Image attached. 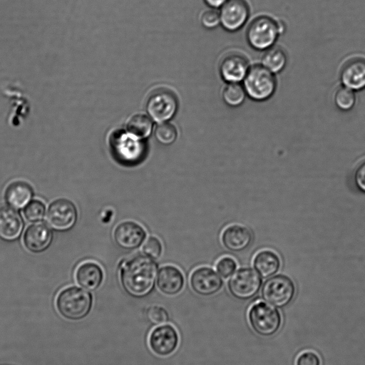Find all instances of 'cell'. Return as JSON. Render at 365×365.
I'll return each mask as SVG.
<instances>
[{"mask_svg":"<svg viewBox=\"0 0 365 365\" xmlns=\"http://www.w3.org/2000/svg\"><path fill=\"white\" fill-rule=\"evenodd\" d=\"M157 274L155 262L146 255H138L122 265L120 279L126 293L135 298H142L153 291Z\"/></svg>","mask_w":365,"mask_h":365,"instance_id":"obj_1","label":"cell"},{"mask_svg":"<svg viewBox=\"0 0 365 365\" xmlns=\"http://www.w3.org/2000/svg\"><path fill=\"white\" fill-rule=\"evenodd\" d=\"M93 306V296L78 287H68L61 290L56 299V307L59 314L70 321L84 319Z\"/></svg>","mask_w":365,"mask_h":365,"instance_id":"obj_2","label":"cell"},{"mask_svg":"<svg viewBox=\"0 0 365 365\" xmlns=\"http://www.w3.org/2000/svg\"><path fill=\"white\" fill-rule=\"evenodd\" d=\"M143 140L127 130L116 133L110 141L113 157L122 165L132 166L139 164L143 160L146 151Z\"/></svg>","mask_w":365,"mask_h":365,"instance_id":"obj_3","label":"cell"},{"mask_svg":"<svg viewBox=\"0 0 365 365\" xmlns=\"http://www.w3.org/2000/svg\"><path fill=\"white\" fill-rule=\"evenodd\" d=\"M274 75L262 64L250 66L242 83L247 96L257 102L269 99L277 88Z\"/></svg>","mask_w":365,"mask_h":365,"instance_id":"obj_4","label":"cell"},{"mask_svg":"<svg viewBox=\"0 0 365 365\" xmlns=\"http://www.w3.org/2000/svg\"><path fill=\"white\" fill-rule=\"evenodd\" d=\"M282 34V26L268 16L256 17L249 24L246 32L248 44L257 51H266L274 46Z\"/></svg>","mask_w":365,"mask_h":365,"instance_id":"obj_5","label":"cell"},{"mask_svg":"<svg viewBox=\"0 0 365 365\" xmlns=\"http://www.w3.org/2000/svg\"><path fill=\"white\" fill-rule=\"evenodd\" d=\"M248 320L254 331L261 336H271L282 325L280 312L263 302L253 304L248 312Z\"/></svg>","mask_w":365,"mask_h":365,"instance_id":"obj_6","label":"cell"},{"mask_svg":"<svg viewBox=\"0 0 365 365\" xmlns=\"http://www.w3.org/2000/svg\"><path fill=\"white\" fill-rule=\"evenodd\" d=\"M296 289L294 282L284 274H277L268 278L262 285V299L271 305L282 308L293 299Z\"/></svg>","mask_w":365,"mask_h":365,"instance_id":"obj_7","label":"cell"},{"mask_svg":"<svg viewBox=\"0 0 365 365\" xmlns=\"http://www.w3.org/2000/svg\"><path fill=\"white\" fill-rule=\"evenodd\" d=\"M178 108L176 96L172 91L160 89L153 93L146 102L148 115L155 122H168L175 115Z\"/></svg>","mask_w":365,"mask_h":365,"instance_id":"obj_8","label":"cell"},{"mask_svg":"<svg viewBox=\"0 0 365 365\" xmlns=\"http://www.w3.org/2000/svg\"><path fill=\"white\" fill-rule=\"evenodd\" d=\"M262 285V278L250 267H243L236 271L228 282L231 294L242 300L250 299L255 296Z\"/></svg>","mask_w":365,"mask_h":365,"instance_id":"obj_9","label":"cell"},{"mask_svg":"<svg viewBox=\"0 0 365 365\" xmlns=\"http://www.w3.org/2000/svg\"><path fill=\"white\" fill-rule=\"evenodd\" d=\"M78 212L76 205L66 198L53 200L47 209L46 220L48 225L56 230L66 231L76 222Z\"/></svg>","mask_w":365,"mask_h":365,"instance_id":"obj_10","label":"cell"},{"mask_svg":"<svg viewBox=\"0 0 365 365\" xmlns=\"http://www.w3.org/2000/svg\"><path fill=\"white\" fill-rule=\"evenodd\" d=\"M220 24L230 32L242 28L250 16V6L246 0H228L220 9Z\"/></svg>","mask_w":365,"mask_h":365,"instance_id":"obj_11","label":"cell"},{"mask_svg":"<svg viewBox=\"0 0 365 365\" xmlns=\"http://www.w3.org/2000/svg\"><path fill=\"white\" fill-rule=\"evenodd\" d=\"M148 344L154 354L160 356H168L177 349L179 335L172 325H160L150 332Z\"/></svg>","mask_w":365,"mask_h":365,"instance_id":"obj_12","label":"cell"},{"mask_svg":"<svg viewBox=\"0 0 365 365\" xmlns=\"http://www.w3.org/2000/svg\"><path fill=\"white\" fill-rule=\"evenodd\" d=\"M190 284L196 294L201 296H211L221 289L223 282L212 269L200 267L192 272Z\"/></svg>","mask_w":365,"mask_h":365,"instance_id":"obj_13","label":"cell"},{"mask_svg":"<svg viewBox=\"0 0 365 365\" xmlns=\"http://www.w3.org/2000/svg\"><path fill=\"white\" fill-rule=\"evenodd\" d=\"M146 237L145 230L133 221H124L118 224L113 231L115 244L121 249L132 250L139 247Z\"/></svg>","mask_w":365,"mask_h":365,"instance_id":"obj_14","label":"cell"},{"mask_svg":"<svg viewBox=\"0 0 365 365\" xmlns=\"http://www.w3.org/2000/svg\"><path fill=\"white\" fill-rule=\"evenodd\" d=\"M250 66L247 58L239 53L226 56L219 66L222 78L227 83H241L245 79Z\"/></svg>","mask_w":365,"mask_h":365,"instance_id":"obj_15","label":"cell"},{"mask_svg":"<svg viewBox=\"0 0 365 365\" xmlns=\"http://www.w3.org/2000/svg\"><path fill=\"white\" fill-rule=\"evenodd\" d=\"M340 81L343 86L355 92L365 89V58L347 61L341 69Z\"/></svg>","mask_w":365,"mask_h":365,"instance_id":"obj_16","label":"cell"},{"mask_svg":"<svg viewBox=\"0 0 365 365\" xmlns=\"http://www.w3.org/2000/svg\"><path fill=\"white\" fill-rule=\"evenodd\" d=\"M53 240V232L44 223L29 225L24 234V245L30 252L40 253L45 251Z\"/></svg>","mask_w":365,"mask_h":365,"instance_id":"obj_17","label":"cell"},{"mask_svg":"<svg viewBox=\"0 0 365 365\" xmlns=\"http://www.w3.org/2000/svg\"><path fill=\"white\" fill-rule=\"evenodd\" d=\"M24 222L20 214L14 208L0 207V239L6 242L15 241L21 236Z\"/></svg>","mask_w":365,"mask_h":365,"instance_id":"obj_18","label":"cell"},{"mask_svg":"<svg viewBox=\"0 0 365 365\" xmlns=\"http://www.w3.org/2000/svg\"><path fill=\"white\" fill-rule=\"evenodd\" d=\"M252 240L250 230L240 225H232L226 227L222 233L223 246L232 252H241L247 249Z\"/></svg>","mask_w":365,"mask_h":365,"instance_id":"obj_19","label":"cell"},{"mask_svg":"<svg viewBox=\"0 0 365 365\" xmlns=\"http://www.w3.org/2000/svg\"><path fill=\"white\" fill-rule=\"evenodd\" d=\"M184 277L175 267L165 265L160 269L156 278L158 288L167 295L178 294L184 286Z\"/></svg>","mask_w":365,"mask_h":365,"instance_id":"obj_20","label":"cell"},{"mask_svg":"<svg viewBox=\"0 0 365 365\" xmlns=\"http://www.w3.org/2000/svg\"><path fill=\"white\" fill-rule=\"evenodd\" d=\"M33 196L34 190L31 186L21 180L11 182L4 192L6 202L15 210L25 207L31 202Z\"/></svg>","mask_w":365,"mask_h":365,"instance_id":"obj_21","label":"cell"},{"mask_svg":"<svg viewBox=\"0 0 365 365\" xmlns=\"http://www.w3.org/2000/svg\"><path fill=\"white\" fill-rule=\"evenodd\" d=\"M75 277L76 282L81 287L93 291L101 286L103 279V272L98 264L86 262L78 267Z\"/></svg>","mask_w":365,"mask_h":365,"instance_id":"obj_22","label":"cell"},{"mask_svg":"<svg viewBox=\"0 0 365 365\" xmlns=\"http://www.w3.org/2000/svg\"><path fill=\"white\" fill-rule=\"evenodd\" d=\"M253 265L257 272L262 277H270L280 268L281 260L274 251L263 250L255 255Z\"/></svg>","mask_w":365,"mask_h":365,"instance_id":"obj_23","label":"cell"},{"mask_svg":"<svg viewBox=\"0 0 365 365\" xmlns=\"http://www.w3.org/2000/svg\"><path fill=\"white\" fill-rule=\"evenodd\" d=\"M264 51L261 64L274 74L282 72L287 63L285 51L282 48L274 46Z\"/></svg>","mask_w":365,"mask_h":365,"instance_id":"obj_24","label":"cell"},{"mask_svg":"<svg viewBox=\"0 0 365 365\" xmlns=\"http://www.w3.org/2000/svg\"><path fill=\"white\" fill-rule=\"evenodd\" d=\"M153 121L147 115L143 113L135 114L128 120L126 130L139 138L145 139L152 132Z\"/></svg>","mask_w":365,"mask_h":365,"instance_id":"obj_25","label":"cell"},{"mask_svg":"<svg viewBox=\"0 0 365 365\" xmlns=\"http://www.w3.org/2000/svg\"><path fill=\"white\" fill-rule=\"evenodd\" d=\"M247 94L242 83H227L223 89L224 102L230 107L240 106L245 101Z\"/></svg>","mask_w":365,"mask_h":365,"instance_id":"obj_26","label":"cell"},{"mask_svg":"<svg viewBox=\"0 0 365 365\" xmlns=\"http://www.w3.org/2000/svg\"><path fill=\"white\" fill-rule=\"evenodd\" d=\"M334 99L339 110L349 111L355 106L356 97L355 91L342 86L336 91Z\"/></svg>","mask_w":365,"mask_h":365,"instance_id":"obj_27","label":"cell"},{"mask_svg":"<svg viewBox=\"0 0 365 365\" xmlns=\"http://www.w3.org/2000/svg\"><path fill=\"white\" fill-rule=\"evenodd\" d=\"M176 128L168 122L158 123L155 130V138L158 143L164 145L173 144L177 139Z\"/></svg>","mask_w":365,"mask_h":365,"instance_id":"obj_28","label":"cell"},{"mask_svg":"<svg viewBox=\"0 0 365 365\" xmlns=\"http://www.w3.org/2000/svg\"><path fill=\"white\" fill-rule=\"evenodd\" d=\"M46 206L39 200L31 201L24 210V215L26 220L37 222L42 220L45 216Z\"/></svg>","mask_w":365,"mask_h":365,"instance_id":"obj_29","label":"cell"},{"mask_svg":"<svg viewBox=\"0 0 365 365\" xmlns=\"http://www.w3.org/2000/svg\"><path fill=\"white\" fill-rule=\"evenodd\" d=\"M142 249L143 253L153 259L159 258L163 251V247L160 241L153 236H151L146 240Z\"/></svg>","mask_w":365,"mask_h":365,"instance_id":"obj_30","label":"cell"},{"mask_svg":"<svg viewBox=\"0 0 365 365\" xmlns=\"http://www.w3.org/2000/svg\"><path fill=\"white\" fill-rule=\"evenodd\" d=\"M147 317L153 324H161L169 320L168 312L162 307L152 306L147 309Z\"/></svg>","mask_w":365,"mask_h":365,"instance_id":"obj_31","label":"cell"},{"mask_svg":"<svg viewBox=\"0 0 365 365\" xmlns=\"http://www.w3.org/2000/svg\"><path fill=\"white\" fill-rule=\"evenodd\" d=\"M236 268L237 263L235 260L230 257L221 258L216 265L217 272L224 278H227L232 275Z\"/></svg>","mask_w":365,"mask_h":365,"instance_id":"obj_32","label":"cell"},{"mask_svg":"<svg viewBox=\"0 0 365 365\" xmlns=\"http://www.w3.org/2000/svg\"><path fill=\"white\" fill-rule=\"evenodd\" d=\"M201 24L207 29H214L220 24V14L211 9L204 11L201 16Z\"/></svg>","mask_w":365,"mask_h":365,"instance_id":"obj_33","label":"cell"},{"mask_svg":"<svg viewBox=\"0 0 365 365\" xmlns=\"http://www.w3.org/2000/svg\"><path fill=\"white\" fill-rule=\"evenodd\" d=\"M296 365H321V360L316 353L307 351L299 355Z\"/></svg>","mask_w":365,"mask_h":365,"instance_id":"obj_34","label":"cell"},{"mask_svg":"<svg viewBox=\"0 0 365 365\" xmlns=\"http://www.w3.org/2000/svg\"><path fill=\"white\" fill-rule=\"evenodd\" d=\"M354 182L356 187L365 193V161L356 168L354 172Z\"/></svg>","mask_w":365,"mask_h":365,"instance_id":"obj_35","label":"cell"},{"mask_svg":"<svg viewBox=\"0 0 365 365\" xmlns=\"http://www.w3.org/2000/svg\"><path fill=\"white\" fill-rule=\"evenodd\" d=\"M228 0H204L205 3L211 9H220Z\"/></svg>","mask_w":365,"mask_h":365,"instance_id":"obj_36","label":"cell"}]
</instances>
